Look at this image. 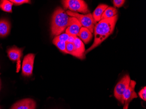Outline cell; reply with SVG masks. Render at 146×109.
<instances>
[{"label":"cell","instance_id":"obj_20","mask_svg":"<svg viewBox=\"0 0 146 109\" xmlns=\"http://www.w3.org/2000/svg\"><path fill=\"white\" fill-rule=\"evenodd\" d=\"M139 96L142 100H146V87H144L138 93Z\"/></svg>","mask_w":146,"mask_h":109},{"label":"cell","instance_id":"obj_22","mask_svg":"<svg viewBox=\"0 0 146 109\" xmlns=\"http://www.w3.org/2000/svg\"><path fill=\"white\" fill-rule=\"evenodd\" d=\"M125 2V1L124 0H113V1L114 5L116 8H120L123 6Z\"/></svg>","mask_w":146,"mask_h":109},{"label":"cell","instance_id":"obj_12","mask_svg":"<svg viewBox=\"0 0 146 109\" xmlns=\"http://www.w3.org/2000/svg\"><path fill=\"white\" fill-rule=\"evenodd\" d=\"M78 36H79L85 44H87L92 40V34L89 29L85 27H82Z\"/></svg>","mask_w":146,"mask_h":109},{"label":"cell","instance_id":"obj_4","mask_svg":"<svg viewBox=\"0 0 146 109\" xmlns=\"http://www.w3.org/2000/svg\"><path fill=\"white\" fill-rule=\"evenodd\" d=\"M66 13L68 16L76 18L79 21L82 26L87 28L91 32L93 33L96 23L91 13L81 15L77 12H72L69 10L67 11Z\"/></svg>","mask_w":146,"mask_h":109},{"label":"cell","instance_id":"obj_2","mask_svg":"<svg viewBox=\"0 0 146 109\" xmlns=\"http://www.w3.org/2000/svg\"><path fill=\"white\" fill-rule=\"evenodd\" d=\"M69 16L62 8H57L54 11L51 22L52 35H60L68 28L69 23Z\"/></svg>","mask_w":146,"mask_h":109},{"label":"cell","instance_id":"obj_10","mask_svg":"<svg viewBox=\"0 0 146 109\" xmlns=\"http://www.w3.org/2000/svg\"><path fill=\"white\" fill-rule=\"evenodd\" d=\"M82 27L79 21L74 17H70L68 26L66 30V33L69 35L78 36Z\"/></svg>","mask_w":146,"mask_h":109},{"label":"cell","instance_id":"obj_1","mask_svg":"<svg viewBox=\"0 0 146 109\" xmlns=\"http://www.w3.org/2000/svg\"><path fill=\"white\" fill-rule=\"evenodd\" d=\"M118 19V15L110 18L101 20L94 28L95 39L92 46L85 52L87 54L100 45L112 33Z\"/></svg>","mask_w":146,"mask_h":109},{"label":"cell","instance_id":"obj_11","mask_svg":"<svg viewBox=\"0 0 146 109\" xmlns=\"http://www.w3.org/2000/svg\"><path fill=\"white\" fill-rule=\"evenodd\" d=\"M74 44L76 51L79 55L80 59H84L85 58V47L82 40L76 36Z\"/></svg>","mask_w":146,"mask_h":109},{"label":"cell","instance_id":"obj_7","mask_svg":"<svg viewBox=\"0 0 146 109\" xmlns=\"http://www.w3.org/2000/svg\"><path fill=\"white\" fill-rule=\"evenodd\" d=\"M136 82L134 80H131L128 88L125 92L123 97L124 102L123 109H128L131 101L138 96L135 91Z\"/></svg>","mask_w":146,"mask_h":109},{"label":"cell","instance_id":"obj_8","mask_svg":"<svg viewBox=\"0 0 146 109\" xmlns=\"http://www.w3.org/2000/svg\"><path fill=\"white\" fill-rule=\"evenodd\" d=\"M7 52L9 59L13 61L17 62L16 72L18 73L21 67V58L23 55V50L15 46L9 49Z\"/></svg>","mask_w":146,"mask_h":109},{"label":"cell","instance_id":"obj_19","mask_svg":"<svg viewBox=\"0 0 146 109\" xmlns=\"http://www.w3.org/2000/svg\"><path fill=\"white\" fill-rule=\"evenodd\" d=\"M69 37V35L66 33H65L61 34L60 35L56 36L54 39L58 40L59 41L67 42L68 39Z\"/></svg>","mask_w":146,"mask_h":109},{"label":"cell","instance_id":"obj_13","mask_svg":"<svg viewBox=\"0 0 146 109\" xmlns=\"http://www.w3.org/2000/svg\"><path fill=\"white\" fill-rule=\"evenodd\" d=\"M109 6L107 5L102 4V5H99L96 8V9L93 13V14L92 15L96 23L100 21L103 12Z\"/></svg>","mask_w":146,"mask_h":109},{"label":"cell","instance_id":"obj_23","mask_svg":"<svg viewBox=\"0 0 146 109\" xmlns=\"http://www.w3.org/2000/svg\"><path fill=\"white\" fill-rule=\"evenodd\" d=\"M76 37V36H72V35H69V37L68 39L67 42L74 43Z\"/></svg>","mask_w":146,"mask_h":109},{"label":"cell","instance_id":"obj_16","mask_svg":"<svg viewBox=\"0 0 146 109\" xmlns=\"http://www.w3.org/2000/svg\"><path fill=\"white\" fill-rule=\"evenodd\" d=\"M13 4L10 1L2 0L0 1V8L3 11L7 12H12V7Z\"/></svg>","mask_w":146,"mask_h":109},{"label":"cell","instance_id":"obj_24","mask_svg":"<svg viewBox=\"0 0 146 109\" xmlns=\"http://www.w3.org/2000/svg\"><path fill=\"white\" fill-rule=\"evenodd\" d=\"M1 79H0V90H1Z\"/></svg>","mask_w":146,"mask_h":109},{"label":"cell","instance_id":"obj_15","mask_svg":"<svg viewBox=\"0 0 146 109\" xmlns=\"http://www.w3.org/2000/svg\"><path fill=\"white\" fill-rule=\"evenodd\" d=\"M117 11L115 8L111 7H108L103 12L101 20L110 18L117 15Z\"/></svg>","mask_w":146,"mask_h":109},{"label":"cell","instance_id":"obj_3","mask_svg":"<svg viewBox=\"0 0 146 109\" xmlns=\"http://www.w3.org/2000/svg\"><path fill=\"white\" fill-rule=\"evenodd\" d=\"M65 9H69L72 12L88 14L90 10L86 2L83 0H64L62 1Z\"/></svg>","mask_w":146,"mask_h":109},{"label":"cell","instance_id":"obj_18","mask_svg":"<svg viewBox=\"0 0 146 109\" xmlns=\"http://www.w3.org/2000/svg\"><path fill=\"white\" fill-rule=\"evenodd\" d=\"M52 42L54 44L59 50L63 52L64 53L66 54H68L66 49V42H63L59 41L58 40L54 39L52 41Z\"/></svg>","mask_w":146,"mask_h":109},{"label":"cell","instance_id":"obj_21","mask_svg":"<svg viewBox=\"0 0 146 109\" xmlns=\"http://www.w3.org/2000/svg\"><path fill=\"white\" fill-rule=\"evenodd\" d=\"M10 1L15 5H19L25 3H30V1L28 0H11Z\"/></svg>","mask_w":146,"mask_h":109},{"label":"cell","instance_id":"obj_17","mask_svg":"<svg viewBox=\"0 0 146 109\" xmlns=\"http://www.w3.org/2000/svg\"><path fill=\"white\" fill-rule=\"evenodd\" d=\"M66 51H67L68 54H70V55H71L73 56L80 59L79 55L77 51H76L74 43L66 42Z\"/></svg>","mask_w":146,"mask_h":109},{"label":"cell","instance_id":"obj_5","mask_svg":"<svg viewBox=\"0 0 146 109\" xmlns=\"http://www.w3.org/2000/svg\"><path fill=\"white\" fill-rule=\"evenodd\" d=\"M130 81L131 79L129 75H125L117 83L115 87L114 91L115 97L123 105L124 104L123 95L129 87Z\"/></svg>","mask_w":146,"mask_h":109},{"label":"cell","instance_id":"obj_9","mask_svg":"<svg viewBox=\"0 0 146 109\" xmlns=\"http://www.w3.org/2000/svg\"><path fill=\"white\" fill-rule=\"evenodd\" d=\"M36 104L34 100L26 98L17 102L10 109H36Z\"/></svg>","mask_w":146,"mask_h":109},{"label":"cell","instance_id":"obj_14","mask_svg":"<svg viewBox=\"0 0 146 109\" xmlns=\"http://www.w3.org/2000/svg\"><path fill=\"white\" fill-rule=\"evenodd\" d=\"M10 24L6 19L0 20V37H4L9 33Z\"/></svg>","mask_w":146,"mask_h":109},{"label":"cell","instance_id":"obj_6","mask_svg":"<svg viewBox=\"0 0 146 109\" xmlns=\"http://www.w3.org/2000/svg\"><path fill=\"white\" fill-rule=\"evenodd\" d=\"M35 55L34 54H28L24 58L22 65V74L25 77H29L33 74Z\"/></svg>","mask_w":146,"mask_h":109},{"label":"cell","instance_id":"obj_25","mask_svg":"<svg viewBox=\"0 0 146 109\" xmlns=\"http://www.w3.org/2000/svg\"><path fill=\"white\" fill-rule=\"evenodd\" d=\"M0 109H1V108H0Z\"/></svg>","mask_w":146,"mask_h":109}]
</instances>
